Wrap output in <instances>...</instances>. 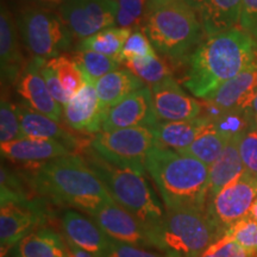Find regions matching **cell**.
Segmentation results:
<instances>
[{
  "label": "cell",
  "instance_id": "cell-23",
  "mask_svg": "<svg viewBox=\"0 0 257 257\" xmlns=\"http://www.w3.org/2000/svg\"><path fill=\"white\" fill-rule=\"evenodd\" d=\"M212 124V118L204 114L189 120L159 121L153 130L159 146L181 152L200 137Z\"/></svg>",
  "mask_w": 257,
  "mask_h": 257
},
{
  "label": "cell",
  "instance_id": "cell-35",
  "mask_svg": "<svg viewBox=\"0 0 257 257\" xmlns=\"http://www.w3.org/2000/svg\"><path fill=\"white\" fill-rule=\"evenodd\" d=\"M154 55H156V50L146 34L142 30H134L125 42L120 54V61L121 63H125L128 60L144 59Z\"/></svg>",
  "mask_w": 257,
  "mask_h": 257
},
{
  "label": "cell",
  "instance_id": "cell-15",
  "mask_svg": "<svg viewBox=\"0 0 257 257\" xmlns=\"http://www.w3.org/2000/svg\"><path fill=\"white\" fill-rule=\"evenodd\" d=\"M159 123L149 86L137 89L107 110L101 131L135 126H154Z\"/></svg>",
  "mask_w": 257,
  "mask_h": 257
},
{
  "label": "cell",
  "instance_id": "cell-22",
  "mask_svg": "<svg viewBox=\"0 0 257 257\" xmlns=\"http://www.w3.org/2000/svg\"><path fill=\"white\" fill-rule=\"evenodd\" d=\"M17 111L21 120V126L25 137L44 138V140H53L62 143L72 152L74 150H85V144L80 140L69 133L66 127L56 121L53 118L42 114L40 112L32 110L25 104L17 105Z\"/></svg>",
  "mask_w": 257,
  "mask_h": 257
},
{
  "label": "cell",
  "instance_id": "cell-21",
  "mask_svg": "<svg viewBox=\"0 0 257 257\" xmlns=\"http://www.w3.org/2000/svg\"><path fill=\"white\" fill-rule=\"evenodd\" d=\"M66 239L80 249L93 253L96 257H106L110 237L102 231L95 221H92L74 210H68L61 218Z\"/></svg>",
  "mask_w": 257,
  "mask_h": 257
},
{
  "label": "cell",
  "instance_id": "cell-1",
  "mask_svg": "<svg viewBox=\"0 0 257 257\" xmlns=\"http://www.w3.org/2000/svg\"><path fill=\"white\" fill-rule=\"evenodd\" d=\"M257 60V41L242 28L208 36L185 62L181 82L195 98H210L225 82L233 79Z\"/></svg>",
  "mask_w": 257,
  "mask_h": 257
},
{
  "label": "cell",
  "instance_id": "cell-37",
  "mask_svg": "<svg viewBox=\"0 0 257 257\" xmlns=\"http://www.w3.org/2000/svg\"><path fill=\"white\" fill-rule=\"evenodd\" d=\"M199 257H250L238 243L234 242L227 234H224L208 248L202 251Z\"/></svg>",
  "mask_w": 257,
  "mask_h": 257
},
{
  "label": "cell",
  "instance_id": "cell-34",
  "mask_svg": "<svg viewBox=\"0 0 257 257\" xmlns=\"http://www.w3.org/2000/svg\"><path fill=\"white\" fill-rule=\"evenodd\" d=\"M224 234L238 243L249 256L257 253V221L250 216L234 223Z\"/></svg>",
  "mask_w": 257,
  "mask_h": 257
},
{
  "label": "cell",
  "instance_id": "cell-6",
  "mask_svg": "<svg viewBox=\"0 0 257 257\" xmlns=\"http://www.w3.org/2000/svg\"><path fill=\"white\" fill-rule=\"evenodd\" d=\"M165 257H199L221 237L206 210H167L165 219L150 234Z\"/></svg>",
  "mask_w": 257,
  "mask_h": 257
},
{
  "label": "cell",
  "instance_id": "cell-43",
  "mask_svg": "<svg viewBox=\"0 0 257 257\" xmlns=\"http://www.w3.org/2000/svg\"><path fill=\"white\" fill-rule=\"evenodd\" d=\"M246 112H248V113L250 114V117H251L253 121L257 124V92H256V94L253 95L252 100L250 101L249 107L246 108Z\"/></svg>",
  "mask_w": 257,
  "mask_h": 257
},
{
  "label": "cell",
  "instance_id": "cell-27",
  "mask_svg": "<svg viewBox=\"0 0 257 257\" xmlns=\"http://www.w3.org/2000/svg\"><path fill=\"white\" fill-rule=\"evenodd\" d=\"M134 30L120 27H111L96 32L76 44V50H91L120 61V54L125 42ZM121 62V61H120Z\"/></svg>",
  "mask_w": 257,
  "mask_h": 257
},
{
  "label": "cell",
  "instance_id": "cell-33",
  "mask_svg": "<svg viewBox=\"0 0 257 257\" xmlns=\"http://www.w3.org/2000/svg\"><path fill=\"white\" fill-rule=\"evenodd\" d=\"M117 25L120 28L138 30L146 18L150 0H117Z\"/></svg>",
  "mask_w": 257,
  "mask_h": 257
},
{
  "label": "cell",
  "instance_id": "cell-39",
  "mask_svg": "<svg viewBox=\"0 0 257 257\" xmlns=\"http://www.w3.org/2000/svg\"><path fill=\"white\" fill-rule=\"evenodd\" d=\"M42 75H43L44 80H46V83L50 94L53 95V98L55 99L62 107H64V106L67 105V102L69 101V96L67 94V92L64 91L59 76H57L56 73L47 64V61L46 63L43 64V67H42Z\"/></svg>",
  "mask_w": 257,
  "mask_h": 257
},
{
  "label": "cell",
  "instance_id": "cell-32",
  "mask_svg": "<svg viewBox=\"0 0 257 257\" xmlns=\"http://www.w3.org/2000/svg\"><path fill=\"white\" fill-rule=\"evenodd\" d=\"M25 137L21 126L17 105L2 96L0 102V144L14 142Z\"/></svg>",
  "mask_w": 257,
  "mask_h": 257
},
{
  "label": "cell",
  "instance_id": "cell-45",
  "mask_svg": "<svg viewBox=\"0 0 257 257\" xmlns=\"http://www.w3.org/2000/svg\"><path fill=\"white\" fill-rule=\"evenodd\" d=\"M167 2H170V0H150L149 3V8H148V10L154 8V6H157V5H161V4H165V3ZM148 12V11H147Z\"/></svg>",
  "mask_w": 257,
  "mask_h": 257
},
{
  "label": "cell",
  "instance_id": "cell-29",
  "mask_svg": "<svg viewBox=\"0 0 257 257\" xmlns=\"http://www.w3.org/2000/svg\"><path fill=\"white\" fill-rule=\"evenodd\" d=\"M86 81L95 82L106 74L119 69V60L91 50H76L72 56Z\"/></svg>",
  "mask_w": 257,
  "mask_h": 257
},
{
  "label": "cell",
  "instance_id": "cell-24",
  "mask_svg": "<svg viewBox=\"0 0 257 257\" xmlns=\"http://www.w3.org/2000/svg\"><path fill=\"white\" fill-rule=\"evenodd\" d=\"M239 136L231 138L224 152L213 165L210 166L207 204L232 180L245 172L238 148Z\"/></svg>",
  "mask_w": 257,
  "mask_h": 257
},
{
  "label": "cell",
  "instance_id": "cell-8",
  "mask_svg": "<svg viewBox=\"0 0 257 257\" xmlns=\"http://www.w3.org/2000/svg\"><path fill=\"white\" fill-rule=\"evenodd\" d=\"M157 144L153 126H135L100 131L91 140L99 156L115 166L146 170L148 154Z\"/></svg>",
  "mask_w": 257,
  "mask_h": 257
},
{
  "label": "cell",
  "instance_id": "cell-13",
  "mask_svg": "<svg viewBox=\"0 0 257 257\" xmlns=\"http://www.w3.org/2000/svg\"><path fill=\"white\" fill-rule=\"evenodd\" d=\"M44 63L46 60L32 57L16 82V91L24 100L23 104L61 123L63 119V107L53 98L48 89L46 80L42 75Z\"/></svg>",
  "mask_w": 257,
  "mask_h": 257
},
{
  "label": "cell",
  "instance_id": "cell-14",
  "mask_svg": "<svg viewBox=\"0 0 257 257\" xmlns=\"http://www.w3.org/2000/svg\"><path fill=\"white\" fill-rule=\"evenodd\" d=\"M257 92V60L233 79L225 82L210 98L205 99L206 115L216 117L221 112L246 111Z\"/></svg>",
  "mask_w": 257,
  "mask_h": 257
},
{
  "label": "cell",
  "instance_id": "cell-3",
  "mask_svg": "<svg viewBox=\"0 0 257 257\" xmlns=\"http://www.w3.org/2000/svg\"><path fill=\"white\" fill-rule=\"evenodd\" d=\"M146 170L167 210H206L210 167L201 161L156 144L148 154Z\"/></svg>",
  "mask_w": 257,
  "mask_h": 257
},
{
  "label": "cell",
  "instance_id": "cell-20",
  "mask_svg": "<svg viewBox=\"0 0 257 257\" xmlns=\"http://www.w3.org/2000/svg\"><path fill=\"white\" fill-rule=\"evenodd\" d=\"M197 14L206 36H214L239 25L243 0H186Z\"/></svg>",
  "mask_w": 257,
  "mask_h": 257
},
{
  "label": "cell",
  "instance_id": "cell-36",
  "mask_svg": "<svg viewBox=\"0 0 257 257\" xmlns=\"http://www.w3.org/2000/svg\"><path fill=\"white\" fill-rule=\"evenodd\" d=\"M238 148L245 170L257 179V124L240 135Z\"/></svg>",
  "mask_w": 257,
  "mask_h": 257
},
{
  "label": "cell",
  "instance_id": "cell-11",
  "mask_svg": "<svg viewBox=\"0 0 257 257\" xmlns=\"http://www.w3.org/2000/svg\"><path fill=\"white\" fill-rule=\"evenodd\" d=\"M0 210L2 257L21 242L27 234L46 221V212L29 198L3 200Z\"/></svg>",
  "mask_w": 257,
  "mask_h": 257
},
{
  "label": "cell",
  "instance_id": "cell-12",
  "mask_svg": "<svg viewBox=\"0 0 257 257\" xmlns=\"http://www.w3.org/2000/svg\"><path fill=\"white\" fill-rule=\"evenodd\" d=\"M150 89L159 121L189 120L201 115L204 105L197 98L186 94L173 76L152 86Z\"/></svg>",
  "mask_w": 257,
  "mask_h": 257
},
{
  "label": "cell",
  "instance_id": "cell-31",
  "mask_svg": "<svg viewBox=\"0 0 257 257\" xmlns=\"http://www.w3.org/2000/svg\"><path fill=\"white\" fill-rule=\"evenodd\" d=\"M47 64L59 76L69 99L75 95L85 85V78L73 57L60 55L48 60Z\"/></svg>",
  "mask_w": 257,
  "mask_h": 257
},
{
  "label": "cell",
  "instance_id": "cell-9",
  "mask_svg": "<svg viewBox=\"0 0 257 257\" xmlns=\"http://www.w3.org/2000/svg\"><path fill=\"white\" fill-rule=\"evenodd\" d=\"M257 198V179L244 172L227 184L206 206V212L221 236L237 221L249 216Z\"/></svg>",
  "mask_w": 257,
  "mask_h": 257
},
{
  "label": "cell",
  "instance_id": "cell-30",
  "mask_svg": "<svg viewBox=\"0 0 257 257\" xmlns=\"http://www.w3.org/2000/svg\"><path fill=\"white\" fill-rule=\"evenodd\" d=\"M125 66L149 87L173 76L168 64L160 59L157 54L144 59L128 60L125 62Z\"/></svg>",
  "mask_w": 257,
  "mask_h": 257
},
{
  "label": "cell",
  "instance_id": "cell-18",
  "mask_svg": "<svg viewBox=\"0 0 257 257\" xmlns=\"http://www.w3.org/2000/svg\"><path fill=\"white\" fill-rule=\"evenodd\" d=\"M27 66L14 15L2 3L0 11V73L3 85H16Z\"/></svg>",
  "mask_w": 257,
  "mask_h": 257
},
{
  "label": "cell",
  "instance_id": "cell-40",
  "mask_svg": "<svg viewBox=\"0 0 257 257\" xmlns=\"http://www.w3.org/2000/svg\"><path fill=\"white\" fill-rule=\"evenodd\" d=\"M238 27L248 31L257 41V0H243Z\"/></svg>",
  "mask_w": 257,
  "mask_h": 257
},
{
  "label": "cell",
  "instance_id": "cell-19",
  "mask_svg": "<svg viewBox=\"0 0 257 257\" xmlns=\"http://www.w3.org/2000/svg\"><path fill=\"white\" fill-rule=\"evenodd\" d=\"M0 150L5 159L34 168L57 157L74 154L69 148L57 141L32 137H23L14 142L2 143Z\"/></svg>",
  "mask_w": 257,
  "mask_h": 257
},
{
  "label": "cell",
  "instance_id": "cell-2",
  "mask_svg": "<svg viewBox=\"0 0 257 257\" xmlns=\"http://www.w3.org/2000/svg\"><path fill=\"white\" fill-rule=\"evenodd\" d=\"M34 170L32 184L36 191L57 205L93 217L114 201L87 161L76 154L57 157Z\"/></svg>",
  "mask_w": 257,
  "mask_h": 257
},
{
  "label": "cell",
  "instance_id": "cell-42",
  "mask_svg": "<svg viewBox=\"0 0 257 257\" xmlns=\"http://www.w3.org/2000/svg\"><path fill=\"white\" fill-rule=\"evenodd\" d=\"M67 246H68V252H69V257H96L93 253L86 251V250L80 249L79 246L74 245V244L70 242V240L66 239Z\"/></svg>",
  "mask_w": 257,
  "mask_h": 257
},
{
  "label": "cell",
  "instance_id": "cell-7",
  "mask_svg": "<svg viewBox=\"0 0 257 257\" xmlns=\"http://www.w3.org/2000/svg\"><path fill=\"white\" fill-rule=\"evenodd\" d=\"M16 23L22 44L31 57L50 60L72 48L73 34L53 10L23 6Z\"/></svg>",
  "mask_w": 257,
  "mask_h": 257
},
{
  "label": "cell",
  "instance_id": "cell-16",
  "mask_svg": "<svg viewBox=\"0 0 257 257\" xmlns=\"http://www.w3.org/2000/svg\"><path fill=\"white\" fill-rule=\"evenodd\" d=\"M105 115L106 111L99 100L94 82L86 80L83 87L63 107V120L78 133H100Z\"/></svg>",
  "mask_w": 257,
  "mask_h": 257
},
{
  "label": "cell",
  "instance_id": "cell-46",
  "mask_svg": "<svg viewBox=\"0 0 257 257\" xmlns=\"http://www.w3.org/2000/svg\"><path fill=\"white\" fill-rule=\"evenodd\" d=\"M250 257H257V253H256V255H253V256H250Z\"/></svg>",
  "mask_w": 257,
  "mask_h": 257
},
{
  "label": "cell",
  "instance_id": "cell-10",
  "mask_svg": "<svg viewBox=\"0 0 257 257\" xmlns=\"http://www.w3.org/2000/svg\"><path fill=\"white\" fill-rule=\"evenodd\" d=\"M73 36L91 37L104 29L117 25V0H63L56 9Z\"/></svg>",
  "mask_w": 257,
  "mask_h": 257
},
{
  "label": "cell",
  "instance_id": "cell-41",
  "mask_svg": "<svg viewBox=\"0 0 257 257\" xmlns=\"http://www.w3.org/2000/svg\"><path fill=\"white\" fill-rule=\"evenodd\" d=\"M23 6H34L47 10H56L62 4L63 0H19Z\"/></svg>",
  "mask_w": 257,
  "mask_h": 257
},
{
  "label": "cell",
  "instance_id": "cell-17",
  "mask_svg": "<svg viewBox=\"0 0 257 257\" xmlns=\"http://www.w3.org/2000/svg\"><path fill=\"white\" fill-rule=\"evenodd\" d=\"M93 220L111 239L137 246H153L149 231L117 202L99 210Z\"/></svg>",
  "mask_w": 257,
  "mask_h": 257
},
{
  "label": "cell",
  "instance_id": "cell-38",
  "mask_svg": "<svg viewBox=\"0 0 257 257\" xmlns=\"http://www.w3.org/2000/svg\"><path fill=\"white\" fill-rule=\"evenodd\" d=\"M106 257H165L161 253H156L149 250L138 248L137 245L117 242L110 238L108 250Z\"/></svg>",
  "mask_w": 257,
  "mask_h": 257
},
{
  "label": "cell",
  "instance_id": "cell-25",
  "mask_svg": "<svg viewBox=\"0 0 257 257\" xmlns=\"http://www.w3.org/2000/svg\"><path fill=\"white\" fill-rule=\"evenodd\" d=\"M102 108L107 112L111 107L137 89L147 86L130 69H117L106 74L94 82Z\"/></svg>",
  "mask_w": 257,
  "mask_h": 257
},
{
  "label": "cell",
  "instance_id": "cell-5",
  "mask_svg": "<svg viewBox=\"0 0 257 257\" xmlns=\"http://www.w3.org/2000/svg\"><path fill=\"white\" fill-rule=\"evenodd\" d=\"M141 30L156 51L173 61H185L206 36L186 0H170L149 9Z\"/></svg>",
  "mask_w": 257,
  "mask_h": 257
},
{
  "label": "cell",
  "instance_id": "cell-44",
  "mask_svg": "<svg viewBox=\"0 0 257 257\" xmlns=\"http://www.w3.org/2000/svg\"><path fill=\"white\" fill-rule=\"evenodd\" d=\"M249 216L257 221V198L255 199V201H253L251 210L249 212Z\"/></svg>",
  "mask_w": 257,
  "mask_h": 257
},
{
  "label": "cell",
  "instance_id": "cell-4",
  "mask_svg": "<svg viewBox=\"0 0 257 257\" xmlns=\"http://www.w3.org/2000/svg\"><path fill=\"white\" fill-rule=\"evenodd\" d=\"M83 155L114 202L130 212L152 234L165 219L166 213L155 193L148 185L146 172L112 165L99 156L92 148L91 150H83Z\"/></svg>",
  "mask_w": 257,
  "mask_h": 257
},
{
  "label": "cell",
  "instance_id": "cell-26",
  "mask_svg": "<svg viewBox=\"0 0 257 257\" xmlns=\"http://www.w3.org/2000/svg\"><path fill=\"white\" fill-rule=\"evenodd\" d=\"M17 257H69L66 240L49 229L34 230L16 245Z\"/></svg>",
  "mask_w": 257,
  "mask_h": 257
},
{
  "label": "cell",
  "instance_id": "cell-28",
  "mask_svg": "<svg viewBox=\"0 0 257 257\" xmlns=\"http://www.w3.org/2000/svg\"><path fill=\"white\" fill-rule=\"evenodd\" d=\"M230 138L224 136L214 128L213 124L193 142L191 146L180 153L195 157L206 166H212L224 152Z\"/></svg>",
  "mask_w": 257,
  "mask_h": 257
}]
</instances>
